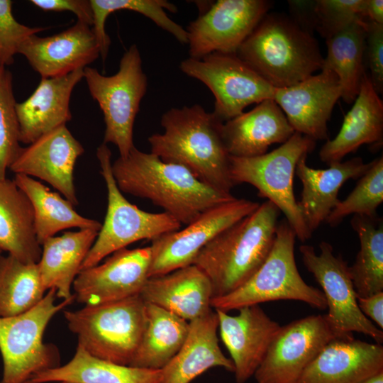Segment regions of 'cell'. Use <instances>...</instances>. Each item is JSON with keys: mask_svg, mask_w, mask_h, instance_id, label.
Here are the masks:
<instances>
[{"mask_svg": "<svg viewBox=\"0 0 383 383\" xmlns=\"http://www.w3.org/2000/svg\"><path fill=\"white\" fill-rule=\"evenodd\" d=\"M111 170L121 192L149 199L181 224L187 225L206 210L236 198L206 184L184 167L135 146L111 164Z\"/></svg>", "mask_w": 383, "mask_h": 383, "instance_id": "6da1fadb", "label": "cell"}, {"mask_svg": "<svg viewBox=\"0 0 383 383\" xmlns=\"http://www.w3.org/2000/svg\"><path fill=\"white\" fill-rule=\"evenodd\" d=\"M383 201V157L375 159L360 177L356 187L343 201H339L326 222L336 226L350 215L377 217V209Z\"/></svg>", "mask_w": 383, "mask_h": 383, "instance_id": "8d00e7d4", "label": "cell"}, {"mask_svg": "<svg viewBox=\"0 0 383 383\" xmlns=\"http://www.w3.org/2000/svg\"><path fill=\"white\" fill-rule=\"evenodd\" d=\"M260 204L235 198L203 212L183 229L152 240L149 277L190 265L200 250L223 230L252 213Z\"/></svg>", "mask_w": 383, "mask_h": 383, "instance_id": "4fadbf2b", "label": "cell"}, {"mask_svg": "<svg viewBox=\"0 0 383 383\" xmlns=\"http://www.w3.org/2000/svg\"><path fill=\"white\" fill-rule=\"evenodd\" d=\"M236 55L276 89L313 75L321 70L323 61L312 34L281 13H267Z\"/></svg>", "mask_w": 383, "mask_h": 383, "instance_id": "277c9868", "label": "cell"}, {"mask_svg": "<svg viewBox=\"0 0 383 383\" xmlns=\"http://www.w3.org/2000/svg\"><path fill=\"white\" fill-rule=\"evenodd\" d=\"M38 263L27 264L0 254V318L23 313L45 296Z\"/></svg>", "mask_w": 383, "mask_h": 383, "instance_id": "e575fe53", "label": "cell"}, {"mask_svg": "<svg viewBox=\"0 0 383 383\" xmlns=\"http://www.w3.org/2000/svg\"><path fill=\"white\" fill-rule=\"evenodd\" d=\"M12 5L11 0H0V64L5 67L13 63L14 56L28 38L48 28L20 23L13 15Z\"/></svg>", "mask_w": 383, "mask_h": 383, "instance_id": "ab89813d", "label": "cell"}, {"mask_svg": "<svg viewBox=\"0 0 383 383\" xmlns=\"http://www.w3.org/2000/svg\"><path fill=\"white\" fill-rule=\"evenodd\" d=\"M307 155L298 162L295 174L302 184L301 199L297 201L303 220L312 233L324 221L340 201L338 194L343 184L350 179L360 178L372 161L364 162L361 157L335 162L324 170L306 164Z\"/></svg>", "mask_w": 383, "mask_h": 383, "instance_id": "603a6c76", "label": "cell"}, {"mask_svg": "<svg viewBox=\"0 0 383 383\" xmlns=\"http://www.w3.org/2000/svg\"><path fill=\"white\" fill-rule=\"evenodd\" d=\"M187 336L177 353L161 369L162 383H190L213 367L234 372L232 360L222 353L217 336L216 310L189 322Z\"/></svg>", "mask_w": 383, "mask_h": 383, "instance_id": "4316f807", "label": "cell"}, {"mask_svg": "<svg viewBox=\"0 0 383 383\" xmlns=\"http://www.w3.org/2000/svg\"><path fill=\"white\" fill-rule=\"evenodd\" d=\"M105 181L108 205L104 223L80 271L95 266L109 255L141 240H153L177 231L182 224L166 212L150 213L128 201L118 189L111 170V152L102 143L96 150Z\"/></svg>", "mask_w": 383, "mask_h": 383, "instance_id": "30bf717a", "label": "cell"}, {"mask_svg": "<svg viewBox=\"0 0 383 383\" xmlns=\"http://www.w3.org/2000/svg\"><path fill=\"white\" fill-rule=\"evenodd\" d=\"M365 0H316V30L326 40L365 19Z\"/></svg>", "mask_w": 383, "mask_h": 383, "instance_id": "f35d334b", "label": "cell"}, {"mask_svg": "<svg viewBox=\"0 0 383 383\" xmlns=\"http://www.w3.org/2000/svg\"><path fill=\"white\" fill-rule=\"evenodd\" d=\"M93 12L92 30L97 39L100 56L104 61L108 55L111 39L106 32L107 17L119 10L133 11L150 18L157 26L172 35L180 43L188 44L187 30L173 21L165 10L177 12V7L166 0H90Z\"/></svg>", "mask_w": 383, "mask_h": 383, "instance_id": "d590c367", "label": "cell"}, {"mask_svg": "<svg viewBox=\"0 0 383 383\" xmlns=\"http://www.w3.org/2000/svg\"><path fill=\"white\" fill-rule=\"evenodd\" d=\"M84 149L66 125L60 126L22 148L9 169L35 177L52 185L73 206L78 204L73 172Z\"/></svg>", "mask_w": 383, "mask_h": 383, "instance_id": "ac0fdd59", "label": "cell"}, {"mask_svg": "<svg viewBox=\"0 0 383 383\" xmlns=\"http://www.w3.org/2000/svg\"><path fill=\"white\" fill-rule=\"evenodd\" d=\"M357 304L362 313L382 330L383 292L367 297H357Z\"/></svg>", "mask_w": 383, "mask_h": 383, "instance_id": "ee69618b", "label": "cell"}, {"mask_svg": "<svg viewBox=\"0 0 383 383\" xmlns=\"http://www.w3.org/2000/svg\"><path fill=\"white\" fill-rule=\"evenodd\" d=\"M335 338L339 337L325 314L280 326L253 377L257 383H296L309 364Z\"/></svg>", "mask_w": 383, "mask_h": 383, "instance_id": "9a60e30c", "label": "cell"}, {"mask_svg": "<svg viewBox=\"0 0 383 383\" xmlns=\"http://www.w3.org/2000/svg\"><path fill=\"white\" fill-rule=\"evenodd\" d=\"M215 310L222 341L234 365L235 381L245 383L262 362L281 326L258 304L240 308L235 316Z\"/></svg>", "mask_w": 383, "mask_h": 383, "instance_id": "ffe728a7", "label": "cell"}, {"mask_svg": "<svg viewBox=\"0 0 383 383\" xmlns=\"http://www.w3.org/2000/svg\"><path fill=\"white\" fill-rule=\"evenodd\" d=\"M189 326V321L176 314L145 303V328L130 366L150 370L163 368L182 346Z\"/></svg>", "mask_w": 383, "mask_h": 383, "instance_id": "1f68e13d", "label": "cell"}, {"mask_svg": "<svg viewBox=\"0 0 383 383\" xmlns=\"http://www.w3.org/2000/svg\"><path fill=\"white\" fill-rule=\"evenodd\" d=\"M82 78L84 69L63 76L41 78L30 96L16 103L20 143L29 145L72 119L70 97Z\"/></svg>", "mask_w": 383, "mask_h": 383, "instance_id": "7402d4cb", "label": "cell"}, {"mask_svg": "<svg viewBox=\"0 0 383 383\" xmlns=\"http://www.w3.org/2000/svg\"><path fill=\"white\" fill-rule=\"evenodd\" d=\"M360 240V250L349 272L357 297L383 292L382 220L353 215L350 221Z\"/></svg>", "mask_w": 383, "mask_h": 383, "instance_id": "836d02e7", "label": "cell"}, {"mask_svg": "<svg viewBox=\"0 0 383 383\" xmlns=\"http://www.w3.org/2000/svg\"><path fill=\"white\" fill-rule=\"evenodd\" d=\"M342 90L334 72H321L294 85L276 89L273 100L294 129L313 140H328L327 123Z\"/></svg>", "mask_w": 383, "mask_h": 383, "instance_id": "e0dca14e", "label": "cell"}, {"mask_svg": "<svg viewBox=\"0 0 383 383\" xmlns=\"http://www.w3.org/2000/svg\"><path fill=\"white\" fill-rule=\"evenodd\" d=\"M140 296L145 303L158 306L189 322L212 309L211 282L193 264L149 277Z\"/></svg>", "mask_w": 383, "mask_h": 383, "instance_id": "d4e9b609", "label": "cell"}, {"mask_svg": "<svg viewBox=\"0 0 383 383\" xmlns=\"http://www.w3.org/2000/svg\"><path fill=\"white\" fill-rule=\"evenodd\" d=\"M319 248V254L309 245H301L299 250L305 267L323 289L328 308L325 316L331 328L339 338L357 332L382 345V330L367 318L358 306L347 262L341 255L333 254V246L328 242H321Z\"/></svg>", "mask_w": 383, "mask_h": 383, "instance_id": "7c38bea8", "label": "cell"}, {"mask_svg": "<svg viewBox=\"0 0 383 383\" xmlns=\"http://www.w3.org/2000/svg\"><path fill=\"white\" fill-rule=\"evenodd\" d=\"M271 6L266 0H218L211 4L186 29L189 57L200 59L213 52L236 54Z\"/></svg>", "mask_w": 383, "mask_h": 383, "instance_id": "5bb4252c", "label": "cell"}, {"mask_svg": "<svg viewBox=\"0 0 383 383\" xmlns=\"http://www.w3.org/2000/svg\"><path fill=\"white\" fill-rule=\"evenodd\" d=\"M288 4L292 21L304 30L313 34L318 24L316 1H289Z\"/></svg>", "mask_w": 383, "mask_h": 383, "instance_id": "7bdbcfd3", "label": "cell"}, {"mask_svg": "<svg viewBox=\"0 0 383 383\" xmlns=\"http://www.w3.org/2000/svg\"><path fill=\"white\" fill-rule=\"evenodd\" d=\"M162 133L148 138L150 152L162 161L181 165L197 179L231 193L230 155L221 128L223 122L199 104L172 108L160 121Z\"/></svg>", "mask_w": 383, "mask_h": 383, "instance_id": "7a4b0ae2", "label": "cell"}, {"mask_svg": "<svg viewBox=\"0 0 383 383\" xmlns=\"http://www.w3.org/2000/svg\"><path fill=\"white\" fill-rule=\"evenodd\" d=\"M360 383H383V370L369 377Z\"/></svg>", "mask_w": 383, "mask_h": 383, "instance_id": "bcb514c9", "label": "cell"}, {"mask_svg": "<svg viewBox=\"0 0 383 383\" xmlns=\"http://www.w3.org/2000/svg\"><path fill=\"white\" fill-rule=\"evenodd\" d=\"M316 147V141L297 132L279 148L263 155L230 156V178L235 186L247 183L255 187L258 196L273 203L286 217L296 238L305 242L312 233L307 228L293 188L295 170L300 159Z\"/></svg>", "mask_w": 383, "mask_h": 383, "instance_id": "ba28073f", "label": "cell"}, {"mask_svg": "<svg viewBox=\"0 0 383 383\" xmlns=\"http://www.w3.org/2000/svg\"><path fill=\"white\" fill-rule=\"evenodd\" d=\"M99 231L79 229L46 239L38 262L43 285L46 290L56 289L57 298L67 299L74 280L95 242Z\"/></svg>", "mask_w": 383, "mask_h": 383, "instance_id": "83f0119b", "label": "cell"}, {"mask_svg": "<svg viewBox=\"0 0 383 383\" xmlns=\"http://www.w3.org/2000/svg\"><path fill=\"white\" fill-rule=\"evenodd\" d=\"M63 313L77 345L90 355L131 365L145 325V303L140 294Z\"/></svg>", "mask_w": 383, "mask_h": 383, "instance_id": "5b68a950", "label": "cell"}, {"mask_svg": "<svg viewBox=\"0 0 383 383\" xmlns=\"http://www.w3.org/2000/svg\"><path fill=\"white\" fill-rule=\"evenodd\" d=\"M150 247L126 248L102 264L79 271L72 287L75 301L97 305L139 295L149 278Z\"/></svg>", "mask_w": 383, "mask_h": 383, "instance_id": "2e32d148", "label": "cell"}, {"mask_svg": "<svg viewBox=\"0 0 383 383\" xmlns=\"http://www.w3.org/2000/svg\"><path fill=\"white\" fill-rule=\"evenodd\" d=\"M13 181L32 205L35 235L40 245L59 231L71 228L99 231L101 223L79 214L70 201L40 182L21 174H15Z\"/></svg>", "mask_w": 383, "mask_h": 383, "instance_id": "4dcf8cb0", "label": "cell"}, {"mask_svg": "<svg viewBox=\"0 0 383 383\" xmlns=\"http://www.w3.org/2000/svg\"><path fill=\"white\" fill-rule=\"evenodd\" d=\"M59 383H79V382H72V381H60L59 382Z\"/></svg>", "mask_w": 383, "mask_h": 383, "instance_id": "7dc6e473", "label": "cell"}, {"mask_svg": "<svg viewBox=\"0 0 383 383\" xmlns=\"http://www.w3.org/2000/svg\"><path fill=\"white\" fill-rule=\"evenodd\" d=\"M383 370V346L354 338L328 342L296 383H360Z\"/></svg>", "mask_w": 383, "mask_h": 383, "instance_id": "44dd1931", "label": "cell"}, {"mask_svg": "<svg viewBox=\"0 0 383 383\" xmlns=\"http://www.w3.org/2000/svg\"><path fill=\"white\" fill-rule=\"evenodd\" d=\"M162 383L161 370L116 364L90 355L79 345L70 361L33 376L27 383Z\"/></svg>", "mask_w": 383, "mask_h": 383, "instance_id": "f546056e", "label": "cell"}, {"mask_svg": "<svg viewBox=\"0 0 383 383\" xmlns=\"http://www.w3.org/2000/svg\"><path fill=\"white\" fill-rule=\"evenodd\" d=\"M84 78L104 115V143L113 144L120 157H126L135 146L134 122L148 88V78L137 45L133 44L123 53L115 74L105 76L96 69L87 67Z\"/></svg>", "mask_w": 383, "mask_h": 383, "instance_id": "9c48e42d", "label": "cell"}, {"mask_svg": "<svg viewBox=\"0 0 383 383\" xmlns=\"http://www.w3.org/2000/svg\"><path fill=\"white\" fill-rule=\"evenodd\" d=\"M30 2L45 11H71L77 21L92 26L93 12L90 0H31Z\"/></svg>", "mask_w": 383, "mask_h": 383, "instance_id": "b9f144b4", "label": "cell"}, {"mask_svg": "<svg viewBox=\"0 0 383 383\" xmlns=\"http://www.w3.org/2000/svg\"><path fill=\"white\" fill-rule=\"evenodd\" d=\"M365 55L370 79L378 94L383 91V25L367 20Z\"/></svg>", "mask_w": 383, "mask_h": 383, "instance_id": "60d3db41", "label": "cell"}, {"mask_svg": "<svg viewBox=\"0 0 383 383\" xmlns=\"http://www.w3.org/2000/svg\"><path fill=\"white\" fill-rule=\"evenodd\" d=\"M179 68L211 90L215 98L212 113L223 123L252 104L273 99L276 89L236 54L213 52L200 59L189 57L180 62Z\"/></svg>", "mask_w": 383, "mask_h": 383, "instance_id": "8fae6325", "label": "cell"}, {"mask_svg": "<svg viewBox=\"0 0 383 383\" xmlns=\"http://www.w3.org/2000/svg\"><path fill=\"white\" fill-rule=\"evenodd\" d=\"M281 211L267 200L218 233L198 253L193 265L209 277L213 298L245 284L260 268L273 245Z\"/></svg>", "mask_w": 383, "mask_h": 383, "instance_id": "3957f363", "label": "cell"}, {"mask_svg": "<svg viewBox=\"0 0 383 383\" xmlns=\"http://www.w3.org/2000/svg\"><path fill=\"white\" fill-rule=\"evenodd\" d=\"M367 20H360L326 40L327 55L321 70L332 71L341 87V99L350 104L356 99L364 74Z\"/></svg>", "mask_w": 383, "mask_h": 383, "instance_id": "d6a6232c", "label": "cell"}, {"mask_svg": "<svg viewBox=\"0 0 383 383\" xmlns=\"http://www.w3.org/2000/svg\"><path fill=\"white\" fill-rule=\"evenodd\" d=\"M222 137L230 156L250 157L263 155L274 143H285L294 131L272 99L223 123Z\"/></svg>", "mask_w": 383, "mask_h": 383, "instance_id": "cb8c5ba5", "label": "cell"}, {"mask_svg": "<svg viewBox=\"0 0 383 383\" xmlns=\"http://www.w3.org/2000/svg\"><path fill=\"white\" fill-rule=\"evenodd\" d=\"M296 238L286 220L279 223L273 245L262 265L239 288L212 299L211 307L228 312L267 301L295 300L326 309L323 292L309 285L299 272L294 256Z\"/></svg>", "mask_w": 383, "mask_h": 383, "instance_id": "8992f818", "label": "cell"}, {"mask_svg": "<svg viewBox=\"0 0 383 383\" xmlns=\"http://www.w3.org/2000/svg\"><path fill=\"white\" fill-rule=\"evenodd\" d=\"M382 141L383 101L365 73L353 106L345 116L338 133L333 139L326 140L320 150L319 157L328 165L340 162L362 145L379 147Z\"/></svg>", "mask_w": 383, "mask_h": 383, "instance_id": "484cf974", "label": "cell"}, {"mask_svg": "<svg viewBox=\"0 0 383 383\" xmlns=\"http://www.w3.org/2000/svg\"><path fill=\"white\" fill-rule=\"evenodd\" d=\"M50 289L33 308L17 316L0 318V353L3 374L0 383H27L33 376L60 366V354L43 335L52 318L71 304L73 296L55 304Z\"/></svg>", "mask_w": 383, "mask_h": 383, "instance_id": "52a82bcc", "label": "cell"}, {"mask_svg": "<svg viewBox=\"0 0 383 383\" xmlns=\"http://www.w3.org/2000/svg\"><path fill=\"white\" fill-rule=\"evenodd\" d=\"M18 54L41 78H50L84 69L100 56V48L91 27L77 21L55 35H31L21 45Z\"/></svg>", "mask_w": 383, "mask_h": 383, "instance_id": "d6986e66", "label": "cell"}, {"mask_svg": "<svg viewBox=\"0 0 383 383\" xmlns=\"http://www.w3.org/2000/svg\"><path fill=\"white\" fill-rule=\"evenodd\" d=\"M12 82L11 72L0 64V180L22 148Z\"/></svg>", "mask_w": 383, "mask_h": 383, "instance_id": "74e56055", "label": "cell"}, {"mask_svg": "<svg viewBox=\"0 0 383 383\" xmlns=\"http://www.w3.org/2000/svg\"><path fill=\"white\" fill-rule=\"evenodd\" d=\"M364 17L367 21L383 25V1L365 0Z\"/></svg>", "mask_w": 383, "mask_h": 383, "instance_id": "f6af8a7d", "label": "cell"}, {"mask_svg": "<svg viewBox=\"0 0 383 383\" xmlns=\"http://www.w3.org/2000/svg\"><path fill=\"white\" fill-rule=\"evenodd\" d=\"M19 261L38 263L42 254L34 226L32 205L13 180H0V252Z\"/></svg>", "mask_w": 383, "mask_h": 383, "instance_id": "f1b7e54d", "label": "cell"}, {"mask_svg": "<svg viewBox=\"0 0 383 383\" xmlns=\"http://www.w3.org/2000/svg\"><path fill=\"white\" fill-rule=\"evenodd\" d=\"M0 254H1V252H0Z\"/></svg>", "mask_w": 383, "mask_h": 383, "instance_id": "c3c4849f", "label": "cell"}]
</instances>
